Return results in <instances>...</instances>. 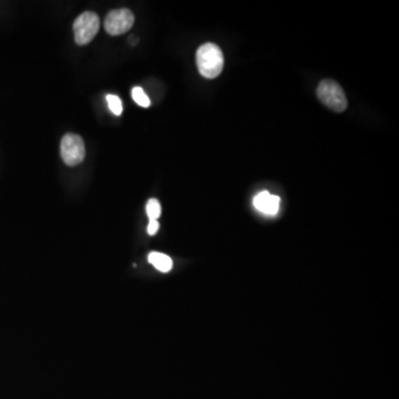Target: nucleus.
Wrapping results in <instances>:
<instances>
[{"label": "nucleus", "instance_id": "f03ea898", "mask_svg": "<svg viewBox=\"0 0 399 399\" xmlns=\"http://www.w3.org/2000/svg\"><path fill=\"white\" fill-rule=\"evenodd\" d=\"M318 97L322 104L335 113H343L347 108V99L343 89L334 80H324L318 88Z\"/></svg>", "mask_w": 399, "mask_h": 399}, {"label": "nucleus", "instance_id": "7ed1b4c3", "mask_svg": "<svg viewBox=\"0 0 399 399\" xmlns=\"http://www.w3.org/2000/svg\"><path fill=\"white\" fill-rule=\"evenodd\" d=\"M100 29V19L96 12H86L80 14L73 23L75 40L78 45L91 43Z\"/></svg>", "mask_w": 399, "mask_h": 399}, {"label": "nucleus", "instance_id": "20e7f679", "mask_svg": "<svg viewBox=\"0 0 399 399\" xmlns=\"http://www.w3.org/2000/svg\"><path fill=\"white\" fill-rule=\"evenodd\" d=\"M60 153H61L62 160L67 166H78L85 160V142L80 135L67 133L62 138Z\"/></svg>", "mask_w": 399, "mask_h": 399}, {"label": "nucleus", "instance_id": "39448f33", "mask_svg": "<svg viewBox=\"0 0 399 399\" xmlns=\"http://www.w3.org/2000/svg\"><path fill=\"white\" fill-rule=\"evenodd\" d=\"M135 25V14L127 8L115 9L104 19V29L111 36L124 35Z\"/></svg>", "mask_w": 399, "mask_h": 399}, {"label": "nucleus", "instance_id": "9b49d317", "mask_svg": "<svg viewBox=\"0 0 399 399\" xmlns=\"http://www.w3.org/2000/svg\"><path fill=\"white\" fill-rule=\"evenodd\" d=\"M160 228V224L157 222V220H150L149 225H148V233L150 235H155Z\"/></svg>", "mask_w": 399, "mask_h": 399}, {"label": "nucleus", "instance_id": "6e6552de", "mask_svg": "<svg viewBox=\"0 0 399 399\" xmlns=\"http://www.w3.org/2000/svg\"><path fill=\"white\" fill-rule=\"evenodd\" d=\"M146 214L150 220H157L161 215V204L157 199H150L146 203Z\"/></svg>", "mask_w": 399, "mask_h": 399}, {"label": "nucleus", "instance_id": "423d86ee", "mask_svg": "<svg viewBox=\"0 0 399 399\" xmlns=\"http://www.w3.org/2000/svg\"><path fill=\"white\" fill-rule=\"evenodd\" d=\"M256 210L266 215H275L281 206V199L269 193L267 191L260 192L253 200Z\"/></svg>", "mask_w": 399, "mask_h": 399}, {"label": "nucleus", "instance_id": "f8f14e48", "mask_svg": "<svg viewBox=\"0 0 399 399\" xmlns=\"http://www.w3.org/2000/svg\"><path fill=\"white\" fill-rule=\"evenodd\" d=\"M130 43H131V45L135 46L137 45V43H138V38H135V37H130Z\"/></svg>", "mask_w": 399, "mask_h": 399}, {"label": "nucleus", "instance_id": "1a4fd4ad", "mask_svg": "<svg viewBox=\"0 0 399 399\" xmlns=\"http://www.w3.org/2000/svg\"><path fill=\"white\" fill-rule=\"evenodd\" d=\"M133 99L135 104H138L140 107L148 108L150 106L149 97L146 96L144 89L140 87H135L133 89Z\"/></svg>", "mask_w": 399, "mask_h": 399}, {"label": "nucleus", "instance_id": "f257e3e1", "mask_svg": "<svg viewBox=\"0 0 399 399\" xmlns=\"http://www.w3.org/2000/svg\"><path fill=\"white\" fill-rule=\"evenodd\" d=\"M197 66L204 78L219 77L224 67V56L219 46L212 43L201 46L197 51Z\"/></svg>", "mask_w": 399, "mask_h": 399}, {"label": "nucleus", "instance_id": "9d476101", "mask_svg": "<svg viewBox=\"0 0 399 399\" xmlns=\"http://www.w3.org/2000/svg\"><path fill=\"white\" fill-rule=\"evenodd\" d=\"M108 106L110 110L113 111V115H120L122 113V102L118 96L115 95H108L107 96Z\"/></svg>", "mask_w": 399, "mask_h": 399}, {"label": "nucleus", "instance_id": "0eeeda50", "mask_svg": "<svg viewBox=\"0 0 399 399\" xmlns=\"http://www.w3.org/2000/svg\"><path fill=\"white\" fill-rule=\"evenodd\" d=\"M149 263L162 273H168L173 267V261L170 256L166 254L160 253V252H151L148 256Z\"/></svg>", "mask_w": 399, "mask_h": 399}]
</instances>
